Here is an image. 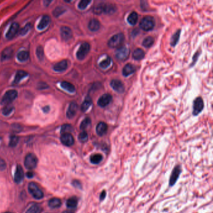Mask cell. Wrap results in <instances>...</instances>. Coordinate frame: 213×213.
Listing matches in <instances>:
<instances>
[{
	"mask_svg": "<svg viewBox=\"0 0 213 213\" xmlns=\"http://www.w3.org/2000/svg\"><path fill=\"white\" fill-rule=\"evenodd\" d=\"M155 19L151 16H146L142 19L140 22V28L144 31H151L155 27Z\"/></svg>",
	"mask_w": 213,
	"mask_h": 213,
	"instance_id": "obj_1",
	"label": "cell"
},
{
	"mask_svg": "<svg viewBox=\"0 0 213 213\" xmlns=\"http://www.w3.org/2000/svg\"><path fill=\"white\" fill-rule=\"evenodd\" d=\"M18 96V92L17 91L13 89V90H9L3 96L2 98L1 104L3 105H9L10 103H11Z\"/></svg>",
	"mask_w": 213,
	"mask_h": 213,
	"instance_id": "obj_2",
	"label": "cell"
},
{
	"mask_svg": "<svg viewBox=\"0 0 213 213\" xmlns=\"http://www.w3.org/2000/svg\"><path fill=\"white\" fill-rule=\"evenodd\" d=\"M124 39V34L122 33H119L114 35L109 40L108 44L111 48H115L119 46L123 42Z\"/></svg>",
	"mask_w": 213,
	"mask_h": 213,
	"instance_id": "obj_3",
	"label": "cell"
},
{
	"mask_svg": "<svg viewBox=\"0 0 213 213\" xmlns=\"http://www.w3.org/2000/svg\"><path fill=\"white\" fill-rule=\"evenodd\" d=\"M28 190L31 196L36 200H40L44 196L43 191L34 183H30L29 184Z\"/></svg>",
	"mask_w": 213,
	"mask_h": 213,
	"instance_id": "obj_4",
	"label": "cell"
},
{
	"mask_svg": "<svg viewBox=\"0 0 213 213\" xmlns=\"http://www.w3.org/2000/svg\"><path fill=\"white\" fill-rule=\"evenodd\" d=\"M37 163L38 159L34 155L29 153L26 156L24 160V166L28 170L34 169L37 166Z\"/></svg>",
	"mask_w": 213,
	"mask_h": 213,
	"instance_id": "obj_5",
	"label": "cell"
},
{
	"mask_svg": "<svg viewBox=\"0 0 213 213\" xmlns=\"http://www.w3.org/2000/svg\"><path fill=\"white\" fill-rule=\"evenodd\" d=\"M90 50V45L88 43H83L78 51L76 53V57L79 60H83V59L85 58L88 53H89Z\"/></svg>",
	"mask_w": 213,
	"mask_h": 213,
	"instance_id": "obj_6",
	"label": "cell"
},
{
	"mask_svg": "<svg viewBox=\"0 0 213 213\" xmlns=\"http://www.w3.org/2000/svg\"><path fill=\"white\" fill-rule=\"evenodd\" d=\"M129 54V49L126 46L119 48L116 52V57L119 60H126Z\"/></svg>",
	"mask_w": 213,
	"mask_h": 213,
	"instance_id": "obj_7",
	"label": "cell"
},
{
	"mask_svg": "<svg viewBox=\"0 0 213 213\" xmlns=\"http://www.w3.org/2000/svg\"><path fill=\"white\" fill-rule=\"evenodd\" d=\"M204 108V103L203 100L201 98L199 97L197 98L195 101H194V105H193V114L195 116H197L198 114H200Z\"/></svg>",
	"mask_w": 213,
	"mask_h": 213,
	"instance_id": "obj_8",
	"label": "cell"
},
{
	"mask_svg": "<svg viewBox=\"0 0 213 213\" xmlns=\"http://www.w3.org/2000/svg\"><path fill=\"white\" fill-rule=\"evenodd\" d=\"M181 173V169L180 166H177L175 168V169L173 170L172 174L171 175L170 177V185L171 186H173L175 185V183H176L177 180H178L180 175Z\"/></svg>",
	"mask_w": 213,
	"mask_h": 213,
	"instance_id": "obj_9",
	"label": "cell"
},
{
	"mask_svg": "<svg viewBox=\"0 0 213 213\" xmlns=\"http://www.w3.org/2000/svg\"><path fill=\"white\" fill-rule=\"evenodd\" d=\"M19 26L18 23H12L9 30L6 33V38L8 39L13 38L15 36V35L18 33V32L19 31Z\"/></svg>",
	"mask_w": 213,
	"mask_h": 213,
	"instance_id": "obj_10",
	"label": "cell"
},
{
	"mask_svg": "<svg viewBox=\"0 0 213 213\" xmlns=\"http://www.w3.org/2000/svg\"><path fill=\"white\" fill-rule=\"evenodd\" d=\"M61 141L64 145L71 146L74 144V139L70 133H64L62 134L61 136Z\"/></svg>",
	"mask_w": 213,
	"mask_h": 213,
	"instance_id": "obj_11",
	"label": "cell"
},
{
	"mask_svg": "<svg viewBox=\"0 0 213 213\" xmlns=\"http://www.w3.org/2000/svg\"><path fill=\"white\" fill-rule=\"evenodd\" d=\"M111 88L119 93H123L124 91V86L123 83L118 79H113L111 82Z\"/></svg>",
	"mask_w": 213,
	"mask_h": 213,
	"instance_id": "obj_12",
	"label": "cell"
},
{
	"mask_svg": "<svg viewBox=\"0 0 213 213\" xmlns=\"http://www.w3.org/2000/svg\"><path fill=\"white\" fill-rule=\"evenodd\" d=\"M112 101V96L109 94H104L100 97L98 101V104L101 108L107 106Z\"/></svg>",
	"mask_w": 213,
	"mask_h": 213,
	"instance_id": "obj_13",
	"label": "cell"
},
{
	"mask_svg": "<svg viewBox=\"0 0 213 213\" xmlns=\"http://www.w3.org/2000/svg\"><path fill=\"white\" fill-rule=\"evenodd\" d=\"M61 36L63 40L68 41L73 36L71 29L68 26H62L61 28Z\"/></svg>",
	"mask_w": 213,
	"mask_h": 213,
	"instance_id": "obj_14",
	"label": "cell"
},
{
	"mask_svg": "<svg viewBox=\"0 0 213 213\" xmlns=\"http://www.w3.org/2000/svg\"><path fill=\"white\" fill-rule=\"evenodd\" d=\"M24 178V171L20 165H17L14 174V181L16 183H20Z\"/></svg>",
	"mask_w": 213,
	"mask_h": 213,
	"instance_id": "obj_15",
	"label": "cell"
},
{
	"mask_svg": "<svg viewBox=\"0 0 213 213\" xmlns=\"http://www.w3.org/2000/svg\"><path fill=\"white\" fill-rule=\"evenodd\" d=\"M78 110V104L75 102H72L70 103L69 108L68 109L66 115L68 118H73Z\"/></svg>",
	"mask_w": 213,
	"mask_h": 213,
	"instance_id": "obj_16",
	"label": "cell"
},
{
	"mask_svg": "<svg viewBox=\"0 0 213 213\" xmlns=\"http://www.w3.org/2000/svg\"><path fill=\"white\" fill-rule=\"evenodd\" d=\"M107 130H108V126L105 123L100 122L96 126V133L99 136H102L104 135L107 132Z\"/></svg>",
	"mask_w": 213,
	"mask_h": 213,
	"instance_id": "obj_17",
	"label": "cell"
},
{
	"mask_svg": "<svg viewBox=\"0 0 213 213\" xmlns=\"http://www.w3.org/2000/svg\"><path fill=\"white\" fill-rule=\"evenodd\" d=\"M68 68V61L66 60H63L56 64H55L53 66L54 70L56 71H63L66 70Z\"/></svg>",
	"mask_w": 213,
	"mask_h": 213,
	"instance_id": "obj_18",
	"label": "cell"
},
{
	"mask_svg": "<svg viewBox=\"0 0 213 213\" xmlns=\"http://www.w3.org/2000/svg\"><path fill=\"white\" fill-rule=\"evenodd\" d=\"M136 68L134 66L131 64H127L123 69V74L124 76H128L135 72Z\"/></svg>",
	"mask_w": 213,
	"mask_h": 213,
	"instance_id": "obj_19",
	"label": "cell"
},
{
	"mask_svg": "<svg viewBox=\"0 0 213 213\" xmlns=\"http://www.w3.org/2000/svg\"><path fill=\"white\" fill-rule=\"evenodd\" d=\"M49 22H50V18H49V16H48L47 15L43 16L42 17L40 22L39 23V24L38 25V28L39 30H43L46 27H47V26L48 25Z\"/></svg>",
	"mask_w": 213,
	"mask_h": 213,
	"instance_id": "obj_20",
	"label": "cell"
},
{
	"mask_svg": "<svg viewBox=\"0 0 213 213\" xmlns=\"http://www.w3.org/2000/svg\"><path fill=\"white\" fill-rule=\"evenodd\" d=\"M88 28L91 31H97L100 28V23L96 19H91L88 24Z\"/></svg>",
	"mask_w": 213,
	"mask_h": 213,
	"instance_id": "obj_21",
	"label": "cell"
},
{
	"mask_svg": "<svg viewBox=\"0 0 213 213\" xmlns=\"http://www.w3.org/2000/svg\"><path fill=\"white\" fill-rule=\"evenodd\" d=\"M28 76V73L23 70H19L16 72V74L14 77V79L13 81L14 84H18L20 82V81Z\"/></svg>",
	"mask_w": 213,
	"mask_h": 213,
	"instance_id": "obj_22",
	"label": "cell"
},
{
	"mask_svg": "<svg viewBox=\"0 0 213 213\" xmlns=\"http://www.w3.org/2000/svg\"><path fill=\"white\" fill-rule=\"evenodd\" d=\"M13 53V50L11 48H6L3 50L1 53V60H6L12 57Z\"/></svg>",
	"mask_w": 213,
	"mask_h": 213,
	"instance_id": "obj_23",
	"label": "cell"
},
{
	"mask_svg": "<svg viewBox=\"0 0 213 213\" xmlns=\"http://www.w3.org/2000/svg\"><path fill=\"white\" fill-rule=\"evenodd\" d=\"M61 86L67 91L69 93H74L75 91V88L74 85L67 81H63L61 83Z\"/></svg>",
	"mask_w": 213,
	"mask_h": 213,
	"instance_id": "obj_24",
	"label": "cell"
},
{
	"mask_svg": "<svg viewBox=\"0 0 213 213\" xmlns=\"http://www.w3.org/2000/svg\"><path fill=\"white\" fill-rule=\"evenodd\" d=\"M145 52L142 49H136L134 50L133 54V57L136 60H141L145 57Z\"/></svg>",
	"mask_w": 213,
	"mask_h": 213,
	"instance_id": "obj_25",
	"label": "cell"
},
{
	"mask_svg": "<svg viewBox=\"0 0 213 213\" xmlns=\"http://www.w3.org/2000/svg\"><path fill=\"white\" fill-rule=\"evenodd\" d=\"M91 104H92L91 99L89 96L86 97L84 99V101L83 103L81 105V111L83 112H86L89 109V108L91 106Z\"/></svg>",
	"mask_w": 213,
	"mask_h": 213,
	"instance_id": "obj_26",
	"label": "cell"
},
{
	"mask_svg": "<svg viewBox=\"0 0 213 213\" xmlns=\"http://www.w3.org/2000/svg\"><path fill=\"white\" fill-rule=\"evenodd\" d=\"M48 205L51 208H58L61 205V201L59 198H52L48 202Z\"/></svg>",
	"mask_w": 213,
	"mask_h": 213,
	"instance_id": "obj_27",
	"label": "cell"
},
{
	"mask_svg": "<svg viewBox=\"0 0 213 213\" xmlns=\"http://www.w3.org/2000/svg\"><path fill=\"white\" fill-rule=\"evenodd\" d=\"M78 199L76 197H72L68 199L66 201V206L68 208L70 209H74L76 208L78 205Z\"/></svg>",
	"mask_w": 213,
	"mask_h": 213,
	"instance_id": "obj_28",
	"label": "cell"
},
{
	"mask_svg": "<svg viewBox=\"0 0 213 213\" xmlns=\"http://www.w3.org/2000/svg\"><path fill=\"white\" fill-rule=\"evenodd\" d=\"M138 19V14L136 12L133 11L128 17V22L131 25H134L137 23Z\"/></svg>",
	"mask_w": 213,
	"mask_h": 213,
	"instance_id": "obj_29",
	"label": "cell"
},
{
	"mask_svg": "<svg viewBox=\"0 0 213 213\" xmlns=\"http://www.w3.org/2000/svg\"><path fill=\"white\" fill-rule=\"evenodd\" d=\"M103 156L101 154H95L92 155L90 158V161L94 165H98L103 160Z\"/></svg>",
	"mask_w": 213,
	"mask_h": 213,
	"instance_id": "obj_30",
	"label": "cell"
},
{
	"mask_svg": "<svg viewBox=\"0 0 213 213\" xmlns=\"http://www.w3.org/2000/svg\"><path fill=\"white\" fill-rule=\"evenodd\" d=\"M17 58L19 61H25L29 58V53L26 51H20L17 54Z\"/></svg>",
	"mask_w": 213,
	"mask_h": 213,
	"instance_id": "obj_31",
	"label": "cell"
},
{
	"mask_svg": "<svg viewBox=\"0 0 213 213\" xmlns=\"http://www.w3.org/2000/svg\"><path fill=\"white\" fill-rule=\"evenodd\" d=\"M180 33H181V31L178 30L171 37V44L172 46H175L177 44V43H178V41H179V39H180Z\"/></svg>",
	"mask_w": 213,
	"mask_h": 213,
	"instance_id": "obj_32",
	"label": "cell"
},
{
	"mask_svg": "<svg viewBox=\"0 0 213 213\" xmlns=\"http://www.w3.org/2000/svg\"><path fill=\"white\" fill-rule=\"evenodd\" d=\"M154 43V39L151 36H148L143 41V45L146 48H150L152 46Z\"/></svg>",
	"mask_w": 213,
	"mask_h": 213,
	"instance_id": "obj_33",
	"label": "cell"
},
{
	"mask_svg": "<svg viewBox=\"0 0 213 213\" xmlns=\"http://www.w3.org/2000/svg\"><path fill=\"white\" fill-rule=\"evenodd\" d=\"M111 59L109 57H107L106 59L103 60L100 63H99V66L103 68V69H106L111 64Z\"/></svg>",
	"mask_w": 213,
	"mask_h": 213,
	"instance_id": "obj_34",
	"label": "cell"
},
{
	"mask_svg": "<svg viewBox=\"0 0 213 213\" xmlns=\"http://www.w3.org/2000/svg\"><path fill=\"white\" fill-rule=\"evenodd\" d=\"M73 130V127L70 124H64L61 127V132L62 134L64 133H70Z\"/></svg>",
	"mask_w": 213,
	"mask_h": 213,
	"instance_id": "obj_35",
	"label": "cell"
},
{
	"mask_svg": "<svg viewBox=\"0 0 213 213\" xmlns=\"http://www.w3.org/2000/svg\"><path fill=\"white\" fill-rule=\"evenodd\" d=\"M19 141V138L17 136L15 135H13L10 137V139H9V145L11 147H15L17 144L18 143Z\"/></svg>",
	"mask_w": 213,
	"mask_h": 213,
	"instance_id": "obj_36",
	"label": "cell"
},
{
	"mask_svg": "<svg viewBox=\"0 0 213 213\" xmlns=\"http://www.w3.org/2000/svg\"><path fill=\"white\" fill-rule=\"evenodd\" d=\"M65 9L61 6H58L57 8H56L54 9V10L53 11V15L55 17H58L61 14H62L63 13H64L65 12Z\"/></svg>",
	"mask_w": 213,
	"mask_h": 213,
	"instance_id": "obj_37",
	"label": "cell"
},
{
	"mask_svg": "<svg viewBox=\"0 0 213 213\" xmlns=\"http://www.w3.org/2000/svg\"><path fill=\"white\" fill-rule=\"evenodd\" d=\"M36 53V55L38 59L39 60H43L44 58V50L41 46H39L37 47Z\"/></svg>",
	"mask_w": 213,
	"mask_h": 213,
	"instance_id": "obj_38",
	"label": "cell"
},
{
	"mask_svg": "<svg viewBox=\"0 0 213 213\" xmlns=\"http://www.w3.org/2000/svg\"><path fill=\"white\" fill-rule=\"evenodd\" d=\"M91 124V120L89 118H85L81 123L80 125V129L82 130H84L85 129H86Z\"/></svg>",
	"mask_w": 213,
	"mask_h": 213,
	"instance_id": "obj_39",
	"label": "cell"
},
{
	"mask_svg": "<svg viewBox=\"0 0 213 213\" xmlns=\"http://www.w3.org/2000/svg\"><path fill=\"white\" fill-rule=\"evenodd\" d=\"M14 109V107L11 105H6L2 110V113L5 116L9 115Z\"/></svg>",
	"mask_w": 213,
	"mask_h": 213,
	"instance_id": "obj_40",
	"label": "cell"
},
{
	"mask_svg": "<svg viewBox=\"0 0 213 213\" xmlns=\"http://www.w3.org/2000/svg\"><path fill=\"white\" fill-rule=\"evenodd\" d=\"M115 6L113 4H104V12L106 13H112L115 11Z\"/></svg>",
	"mask_w": 213,
	"mask_h": 213,
	"instance_id": "obj_41",
	"label": "cell"
},
{
	"mask_svg": "<svg viewBox=\"0 0 213 213\" xmlns=\"http://www.w3.org/2000/svg\"><path fill=\"white\" fill-rule=\"evenodd\" d=\"M31 24L30 23L27 24L24 27H23L21 29L19 30V34L21 36H24V34L28 33V31L31 29Z\"/></svg>",
	"mask_w": 213,
	"mask_h": 213,
	"instance_id": "obj_42",
	"label": "cell"
},
{
	"mask_svg": "<svg viewBox=\"0 0 213 213\" xmlns=\"http://www.w3.org/2000/svg\"><path fill=\"white\" fill-rule=\"evenodd\" d=\"M39 206L37 205H33L27 210L26 213H39Z\"/></svg>",
	"mask_w": 213,
	"mask_h": 213,
	"instance_id": "obj_43",
	"label": "cell"
},
{
	"mask_svg": "<svg viewBox=\"0 0 213 213\" xmlns=\"http://www.w3.org/2000/svg\"><path fill=\"white\" fill-rule=\"evenodd\" d=\"M78 139L81 143L86 142L88 139V135L86 131H83L82 133H81L78 136Z\"/></svg>",
	"mask_w": 213,
	"mask_h": 213,
	"instance_id": "obj_44",
	"label": "cell"
},
{
	"mask_svg": "<svg viewBox=\"0 0 213 213\" xmlns=\"http://www.w3.org/2000/svg\"><path fill=\"white\" fill-rule=\"evenodd\" d=\"M104 4L103 3L99 4L94 9V12L96 14H101L103 12H104Z\"/></svg>",
	"mask_w": 213,
	"mask_h": 213,
	"instance_id": "obj_45",
	"label": "cell"
},
{
	"mask_svg": "<svg viewBox=\"0 0 213 213\" xmlns=\"http://www.w3.org/2000/svg\"><path fill=\"white\" fill-rule=\"evenodd\" d=\"M91 3V1H88V0H83V1H81L79 3V4H78V8L80 9H84L88 6V4Z\"/></svg>",
	"mask_w": 213,
	"mask_h": 213,
	"instance_id": "obj_46",
	"label": "cell"
},
{
	"mask_svg": "<svg viewBox=\"0 0 213 213\" xmlns=\"http://www.w3.org/2000/svg\"><path fill=\"white\" fill-rule=\"evenodd\" d=\"M6 165L5 161L3 159L0 158V170H4L6 168Z\"/></svg>",
	"mask_w": 213,
	"mask_h": 213,
	"instance_id": "obj_47",
	"label": "cell"
},
{
	"mask_svg": "<svg viewBox=\"0 0 213 213\" xmlns=\"http://www.w3.org/2000/svg\"><path fill=\"white\" fill-rule=\"evenodd\" d=\"M73 185L76 188H81V184L77 180H75L73 182Z\"/></svg>",
	"mask_w": 213,
	"mask_h": 213,
	"instance_id": "obj_48",
	"label": "cell"
},
{
	"mask_svg": "<svg viewBox=\"0 0 213 213\" xmlns=\"http://www.w3.org/2000/svg\"><path fill=\"white\" fill-rule=\"evenodd\" d=\"M106 192H105V191H103L102 193H101V194L100 195V200L101 201H103V200H104V198H105V197H106Z\"/></svg>",
	"mask_w": 213,
	"mask_h": 213,
	"instance_id": "obj_49",
	"label": "cell"
},
{
	"mask_svg": "<svg viewBox=\"0 0 213 213\" xmlns=\"http://www.w3.org/2000/svg\"><path fill=\"white\" fill-rule=\"evenodd\" d=\"M33 175H34L33 173H31V172H28V173L26 174V176H27V177H28V178H33Z\"/></svg>",
	"mask_w": 213,
	"mask_h": 213,
	"instance_id": "obj_50",
	"label": "cell"
},
{
	"mask_svg": "<svg viewBox=\"0 0 213 213\" xmlns=\"http://www.w3.org/2000/svg\"><path fill=\"white\" fill-rule=\"evenodd\" d=\"M199 56V55L198 56V54H196L195 55V57H194V58H193V60L195 61V62H196V59H197V58Z\"/></svg>",
	"mask_w": 213,
	"mask_h": 213,
	"instance_id": "obj_51",
	"label": "cell"
},
{
	"mask_svg": "<svg viewBox=\"0 0 213 213\" xmlns=\"http://www.w3.org/2000/svg\"><path fill=\"white\" fill-rule=\"evenodd\" d=\"M63 213H74L73 211H65Z\"/></svg>",
	"mask_w": 213,
	"mask_h": 213,
	"instance_id": "obj_52",
	"label": "cell"
},
{
	"mask_svg": "<svg viewBox=\"0 0 213 213\" xmlns=\"http://www.w3.org/2000/svg\"></svg>",
	"mask_w": 213,
	"mask_h": 213,
	"instance_id": "obj_53",
	"label": "cell"
}]
</instances>
